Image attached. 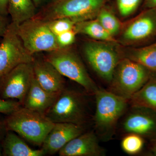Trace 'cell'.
I'll return each mask as SVG.
<instances>
[{
  "instance_id": "1",
  "label": "cell",
  "mask_w": 156,
  "mask_h": 156,
  "mask_svg": "<svg viewBox=\"0 0 156 156\" xmlns=\"http://www.w3.org/2000/svg\"><path fill=\"white\" fill-rule=\"evenodd\" d=\"M94 95L96 134L103 141H108L114 135L118 121L127 109L128 100L100 88Z\"/></svg>"
},
{
  "instance_id": "2",
  "label": "cell",
  "mask_w": 156,
  "mask_h": 156,
  "mask_svg": "<svg viewBox=\"0 0 156 156\" xmlns=\"http://www.w3.org/2000/svg\"><path fill=\"white\" fill-rule=\"evenodd\" d=\"M5 120L7 131H11L35 145L42 144L55 123L45 115L20 107Z\"/></svg>"
},
{
  "instance_id": "3",
  "label": "cell",
  "mask_w": 156,
  "mask_h": 156,
  "mask_svg": "<svg viewBox=\"0 0 156 156\" xmlns=\"http://www.w3.org/2000/svg\"><path fill=\"white\" fill-rule=\"evenodd\" d=\"M106 0H52L34 17L48 21L59 18L78 23L89 20L99 12Z\"/></svg>"
},
{
  "instance_id": "4",
  "label": "cell",
  "mask_w": 156,
  "mask_h": 156,
  "mask_svg": "<svg viewBox=\"0 0 156 156\" xmlns=\"http://www.w3.org/2000/svg\"><path fill=\"white\" fill-rule=\"evenodd\" d=\"M153 74L142 65L129 58L120 60L110 83V92L129 101Z\"/></svg>"
},
{
  "instance_id": "5",
  "label": "cell",
  "mask_w": 156,
  "mask_h": 156,
  "mask_svg": "<svg viewBox=\"0 0 156 156\" xmlns=\"http://www.w3.org/2000/svg\"><path fill=\"white\" fill-rule=\"evenodd\" d=\"M45 59L59 73L82 86L87 92L95 94L99 88L91 79L82 60L69 47L48 52Z\"/></svg>"
},
{
  "instance_id": "6",
  "label": "cell",
  "mask_w": 156,
  "mask_h": 156,
  "mask_svg": "<svg viewBox=\"0 0 156 156\" xmlns=\"http://www.w3.org/2000/svg\"><path fill=\"white\" fill-rule=\"evenodd\" d=\"M86 104L83 95L80 93L64 89L45 115L54 123H70L83 126L87 121Z\"/></svg>"
},
{
  "instance_id": "7",
  "label": "cell",
  "mask_w": 156,
  "mask_h": 156,
  "mask_svg": "<svg viewBox=\"0 0 156 156\" xmlns=\"http://www.w3.org/2000/svg\"><path fill=\"white\" fill-rule=\"evenodd\" d=\"M17 31L26 49L32 55L41 52L48 53L60 48L56 36L47 22L37 17L17 25Z\"/></svg>"
},
{
  "instance_id": "8",
  "label": "cell",
  "mask_w": 156,
  "mask_h": 156,
  "mask_svg": "<svg viewBox=\"0 0 156 156\" xmlns=\"http://www.w3.org/2000/svg\"><path fill=\"white\" fill-rule=\"evenodd\" d=\"M111 42L90 41L85 43V58L95 73L104 80L111 83L119 62L116 49Z\"/></svg>"
},
{
  "instance_id": "9",
  "label": "cell",
  "mask_w": 156,
  "mask_h": 156,
  "mask_svg": "<svg viewBox=\"0 0 156 156\" xmlns=\"http://www.w3.org/2000/svg\"><path fill=\"white\" fill-rule=\"evenodd\" d=\"M17 27L12 22L9 24L0 41V77L19 65L34 60L18 36Z\"/></svg>"
},
{
  "instance_id": "10",
  "label": "cell",
  "mask_w": 156,
  "mask_h": 156,
  "mask_svg": "<svg viewBox=\"0 0 156 156\" xmlns=\"http://www.w3.org/2000/svg\"><path fill=\"white\" fill-rule=\"evenodd\" d=\"M34 77L33 63H23L0 77V98L22 104Z\"/></svg>"
},
{
  "instance_id": "11",
  "label": "cell",
  "mask_w": 156,
  "mask_h": 156,
  "mask_svg": "<svg viewBox=\"0 0 156 156\" xmlns=\"http://www.w3.org/2000/svg\"><path fill=\"white\" fill-rule=\"evenodd\" d=\"M123 123L124 131L150 139L156 138V113L142 107L131 106Z\"/></svg>"
},
{
  "instance_id": "12",
  "label": "cell",
  "mask_w": 156,
  "mask_h": 156,
  "mask_svg": "<svg viewBox=\"0 0 156 156\" xmlns=\"http://www.w3.org/2000/svg\"><path fill=\"white\" fill-rule=\"evenodd\" d=\"M156 36V8L147 9L131 23L123 33L127 43L145 41Z\"/></svg>"
},
{
  "instance_id": "13",
  "label": "cell",
  "mask_w": 156,
  "mask_h": 156,
  "mask_svg": "<svg viewBox=\"0 0 156 156\" xmlns=\"http://www.w3.org/2000/svg\"><path fill=\"white\" fill-rule=\"evenodd\" d=\"M83 131V126L70 123H55L42 144V149L46 154H53Z\"/></svg>"
},
{
  "instance_id": "14",
  "label": "cell",
  "mask_w": 156,
  "mask_h": 156,
  "mask_svg": "<svg viewBox=\"0 0 156 156\" xmlns=\"http://www.w3.org/2000/svg\"><path fill=\"white\" fill-rule=\"evenodd\" d=\"M98 136L93 131L83 133L68 143L58 152L60 156H104Z\"/></svg>"
},
{
  "instance_id": "15",
  "label": "cell",
  "mask_w": 156,
  "mask_h": 156,
  "mask_svg": "<svg viewBox=\"0 0 156 156\" xmlns=\"http://www.w3.org/2000/svg\"><path fill=\"white\" fill-rule=\"evenodd\" d=\"M33 65L35 78L46 91L59 94L65 89L63 76L50 62L34 59Z\"/></svg>"
},
{
  "instance_id": "16",
  "label": "cell",
  "mask_w": 156,
  "mask_h": 156,
  "mask_svg": "<svg viewBox=\"0 0 156 156\" xmlns=\"http://www.w3.org/2000/svg\"><path fill=\"white\" fill-rule=\"evenodd\" d=\"M59 94L48 92L38 83L34 75L24 101V107L45 115Z\"/></svg>"
},
{
  "instance_id": "17",
  "label": "cell",
  "mask_w": 156,
  "mask_h": 156,
  "mask_svg": "<svg viewBox=\"0 0 156 156\" xmlns=\"http://www.w3.org/2000/svg\"><path fill=\"white\" fill-rule=\"evenodd\" d=\"M3 155L5 156H43L46 153L42 149H33L19 135L8 131L2 143Z\"/></svg>"
},
{
  "instance_id": "18",
  "label": "cell",
  "mask_w": 156,
  "mask_h": 156,
  "mask_svg": "<svg viewBox=\"0 0 156 156\" xmlns=\"http://www.w3.org/2000/svg\"><path fill=\"white\" fill-rule=\"evenodd\" d=\"M128 102L131 106L146 108L156 113V76L153 74L143 87L132 95Z\"/></svg>"
},
{
  "instance_id": "19",
  "label": "cell",
  "mask_w": 156,
  "mask_h": 156,
  "mask_svg": "<svg viewBox=\"0 0 156 156\" xmlns=\"http://www.w3.org/2000/svg\"><path fill=\"white\" fill-rule=\"evenodd\" d=\"M36 9L32 0H9V14L16 25L34 17Z\"/></svg>"
},
{
  "instance_id": "20",
  "label": "cell",
  "mask_w": 156,
  "mask_h": 156,
  "mask_svg": "<svg viewBox=\"0 0 156 156\" xmlns=\"http://www.w3.org/2000/svg\"><path fill=\"white\" fill-rule=\"evenodd\" d=\"M74 31L76 34L86 35L101 41L115 42L113 37L103 28L97 20H84L76 24Z\"/></svg>"
},
{
  "instance_id": "21",
  "label": "cell",
  "mask_w": 156,
  "mask_h": 156,
  "mask_svg": "<svg viewBox=\"0 0 156 156\" xmlns=\"http://www.w3.org/2000/svg\"><path fill=\"white\" fill-rule=\"evenodd\" d=\"M156 74V41L132 50L128 58Z\"/></svg>"
},
{
  "instance_id": "22",
  "label": "cell",
  "mask_w": 156,
  "mask_h": 156,
  "mask_svg": "<svg viewBox=\"0 0 156 156\" xmlns=\"http://www.w3.org/2000/svg\"><path fill=\"white\" fill-rule=\"evenodd\" d=\"M97 20L112 36L119 31L121 24L116 17L110 11L101 9L98 13Z\"/></svg>"
},
{
  "instance_id": "23",
  "label": "cell",
  "mask_w": 156,
  "mask_h": 156,
  "mask_svg": "<svg viewBox=\"0 0 156 156\" xmlns=\"http://www.w3.org/2000/svg\"><path fill=\"white\" fill-rule=\"evenodd\" d=\"M129 134L122 140V149L128 154L134 155L139 153L144 145L143 137L137 134Z\"/></svg>"
},
{
  "instance_id": "24",
  "label": "cell",
  "mask_w": 156,
  "mask_h": 156,
  "mask_svg": "<svg viewBox=\"0 0 156 156\" xmlns=\"http://www.w3.org/2000/svg\"><path fill=\"white\" fill-rule=\"evenodd\" d=\"M51 30L56 36L67 31L72 30L77 22L74 20L63 18L46 21Z\"/></svg>"
},
{
  "instance_id": "25",
  "label": "cell",
  "mask_w": 156,
  "mask_h": 156,
  "mask_svg": "<svg viewBox=\"0 0 156 156\" xmlns=\"http://www.w3.org/2000/svg\"><path fill=\"white\" fill-rule=\"evenodd\" d=\"M141 0H117L119 12L122 16L127 17L137 9Z\"/></svg>"
},
{
  "instance_id": "26",
  "label": "cell",
  "mask_w": 156,
  "mask_h": 156,
  "mask_svg": "<svg viewBox=\"0 0 156 156\" xmlns=\"http://www.w3.org/2000/svg\"><path fill=\"white\" fill-rule=\"evenodd\" d=\"M76 33L73 30L67 31L56 36L57 42L60 48H67L73 44Z\"/></svg>"
},
{
  "instance_id": "27",
  "label": "cell",
  "mask_w": 156,
  "mask_h": 156,
  "mask_svg": "<svg viewBox=\"0 0 156 156\" xmlns=\"http://www.w3.org/2000/svg\"><path fill=\"white\" fill-rule=\"evenodd\" d=\"M19 101L13 100H5L0 98V113L9 115L21 107Z\"/></svg>"
},
{
  "instance_id": "28",
  "label": "cell",
  "mask_w": 156,
  "mask_h": 156,
  "mask_svg": "<svg viewBox=\"0 0 156 156\" xmlns=\"http://www.w3.org/2000/svg\"><path fill=\"white\" fill-rule=\"evenodd\" d=\"M9 0H0V14L5 17L9 14Z\"/></svg>"
},
{
  "instance_id": "29",
  "label": "cell",
  "mask_w": 156,
  "mask_h": 156,
  "mask_svg": "<svg viewBox=\"0 0 156 156\" xmlns=\"http://www.w3.org/2000/svg\"><path fill=\"white\" fill-rule=\"evenodd\" d=\"M8 25L5 17L0 14V37H2L4 35Z\"/></svg>"
},
{
  "instance_id": "30",
  "label": "cell",
  "mask_w": 156,
  "mask_h": 156,
  "mask_svg": "<svg viewBox=\"0 0 156 156\" xmlns=\"http://www.w3.org/2000/svg\"><path fill=\"white\" fill-rule=\"evenodd\" d=\"M7 131L5 121L0 122V140H3Z\"/></svg>"
},
{
  "instance_id": "31",
  "label": "cell",
  "mask_w": 156,
  "mask_h": 156,
  "mask_svg": "<svg viewBox=\"0 0 156 156\" xmlns=\"http://www.w3.org/2000/svg\"><path fill=\"white\" fill-rule=\"evenodd\" d=\"M144 6L147 9L156 8V0H144Z\"/></svg>"
},
{
  "instance_id": "32",
  "label": "cell",
  "mask_w": 156,
  "mask_h": 156,
  "mask_svg": "<svg viewBox=\"0 0 156 156\" xmlns=\"http://www.w3.org/2000/svg\"><path fill=\"white\" fill-rule=\"evenodd\" d=\"M35 5L37 8L44 5L45 4L48 2L49 0H32Z\"/></svg>"
},
{
  "instance_id": "33",
  "label": "cell",
  "mask_w": 156,
  "mask_h": 156,
  "mask_svg": "<svg viewBox=\"0 0 156 156\" xmlns=\"http://www.w3.org/2000/svg\"><path fill=\"white\" fill-rule=\"evenodd\" d=\"M152 152L154 155L156 156V143L153 146L152 148Z\"/></svg>"
},
{
  "instance_id": "34",
  "label": "cell",
  "mask_w": 156,
  "mask_h": 156,
  "mask_svg": "<svg viewBox=\"0 0 156 156\" xmlns=\"http://www.w3.org/2000/svg\"><path fill=\"white\" fill-rule=\"evenodd\" d=\"M3 155L2 147V144H0V156Z\"/></svg>"
}]
</instances>
